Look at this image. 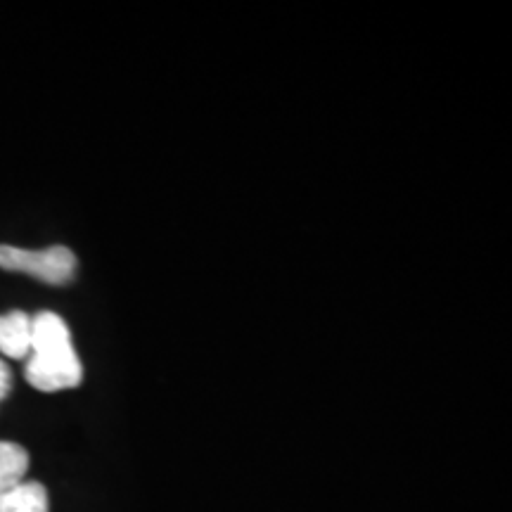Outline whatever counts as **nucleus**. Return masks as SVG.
Segmentation results:
<instances>
[{"mask_svg":"<svg viewBox=\"0 0 512 512\" xmlns=\"http://www.w3.org/2000/svg\"><path fill=\"white\" fill-rule=\"evenodd\" d=\"M24 375L38 392H62L79 387L83 380L72 332L53 311H41L31 318V349Z\"/></svg>","mask_w":512,"mask_h":512,"instance_id":"1","label":"nucleus"},{"mask_svg":"<svg viewBox=\"0 0 512 512\" xmlns=\"http://www.w3.org/2000/svg\"><path fill=\"white\" fill-rule=\"evenodd\" d=\"M0 268L10 273H27L48 285H67L74 280L76 256L69 247L22 249L0 245Z\"/></svg>","mask_w":512,"mask_h":512,"instance_id":"2","label":"nucleus"},{"mask_svg":"<svg viewBox=\"0 0 512 512\" xmlns=\"http://www.w3.org/2000/svg\"><path fill=\"white\" fill-rule=\"evenodd\" d=\"M31 349V318L24 311L0 316V351L10 358L29 356Z\"/></svg>","mask_w":512,"mask_h":512,"instance_id":"3","label":"nucleus"},{"mask_svg":"<svg viewBox=\"0 0 512 512\" xmlns=\"http://www.w3.org/2000/svg\"><path fill=\"white\" fill-rule=\"evenodd\" d=\"M0 512H50L48 491L38 482H22L0 494Z\"/></svg>","mask_w":512,"mask_h":512,"instance_id":"4","label":"nucleus"},{"mask_svg":"<svg viewBox=\"0 0 512 512\" xmlns=\"http://www.w3.org/2000/svg\"><path fill=\"white\" fill-rule=\"evenodd\" d=\"M29 472V453L12 441H0V494L15 489Z\"/></svg>","mask_w":512,"mask_h":512,"instance_id":"5","label":"nucleus"},{"mask_svg":"<svg viewBox=\"0 0 512 512\" xmlns=\"http://www.w3.org/2000/svg\"><path fill=\"white\" fill-rule=\"evenodd\" d=\"M10 389H12V373L10 368L5 366L3 358H0V401L10 394Z\"/></svg>","mask_w":512,"mask_h":512,"instance_id":"6","label":"nucleus"}]
</instances>
